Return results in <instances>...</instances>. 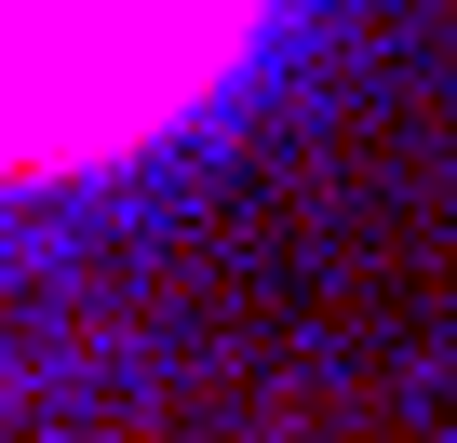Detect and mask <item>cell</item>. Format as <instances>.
I'll return each mask as SVG.
<instances>
[{
    "label": "cell",
    "instance_id": "obj_1",
    "mask_svg": "<svg viewBox=\"0 0 457 443\" xmlns=\"http://www.w3.org/2000/svg\"><path fill=\"white\" fill-rule=\"evenodd\" d=\"M228 14L243 0H0V161L148 121L162 81L202 68Z\"/></svg>",
    "mask_w": 457,
    "mask_h": 443
}]
</instances>
